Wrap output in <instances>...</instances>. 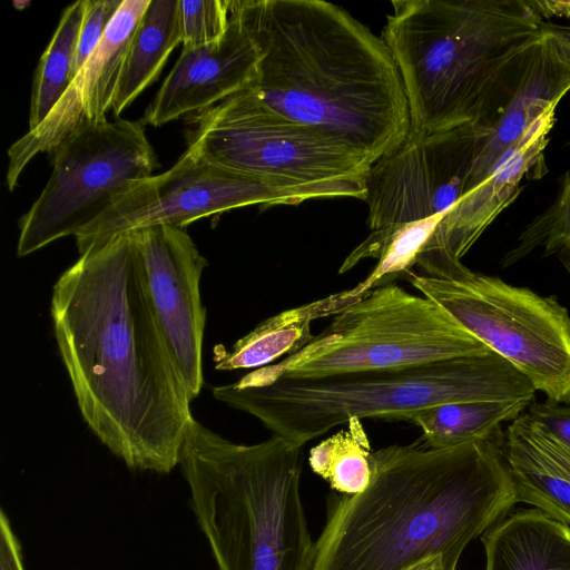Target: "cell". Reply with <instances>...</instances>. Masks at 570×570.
<instances>
[{
    "label": "cell",
    "mask_w": 570,
    "mask_h": 570,
    "mask_svg": "<svg viewBox=\"0 0 570 570\" xmlns=\"http://www.w3.org/2000/svg\"><path fill=\"white\" fill-rule=\"evenodd\" d=\"M342 292L283 311L259 323L229 351L218 353V371L255 370L291 356L306 346L314 335L311 324L346 308Z\"/></svg>",
    "instance_id": "ffe728a7"
},
{
    "label": "cell",
    "mask_w": 570,
    "mask_h": 570,
    "mask_svg": "<svg viewBox=\"0 0 570 570\" xmlns=\"http://www.w3.org/2000/svg\"><path fill=\"white\" fill-rule=\"evenodd\" d=\"M229 0H179L183 48H197L215 42L226 32Z\"/></svg>",
    "instance_id": "4316f807"
},
{
    "label": "cell",
    "mask_w": 570,
    "mask_h": 570,
    "mask_svg": "<svg viewBox=\"0 0 570 570\" xmlns=\"http://www.w3.org/2000/svg\"><path fill=\"white\" fill-rule=\"evenodd\" d=\"M50 312L94 434L128 469L170 473L191 401L151 306L134 234L79 255L53 285Z\"/></svg>",
    "instance_id": "6da1fadb"
},
{
    "label": "cell",
    "mask_w": 570,
    "mask_h": 570,
    "mask_svg": "<svg viewBox=\"0 0 570 570\" xmlns=\"http://www.w3.org/2000/svg\"><path fill=\"white\" fill-rule=\"evenodd\" d=\"M570 90V69L540 37L515 55L498 77L485 104L470 126L474 151L464 195L543 114L557 108Z\"/></svg>",
    "instance_id": "5bb4252c"
},
{
    "label": "cell",
    "mask_w": 570,
    "mask_h": 570,
    "mask_svg": "<svg viewBox=\"0 0 570 570\" xmlns=\"http://www.w3.org/2000/svg\"><path fill=\"white\" fill-rule=\"evenodd\" d=\"M537 390L491 352L422 365L266 383L242 379L213 390L216 400L256 417L273 434L303 446L352 419L406 420L436 404L527 401Z\"/></svg>",
    "instance_id": "8992f818"
},
{
    "label": "cell",
    "mask_w": 570,
    "mask_h": 570,
    "mask_svg": "<svg viewBox=\"0 0 570 570\" xmlns=\"http://www.w3.org/2000/svg\"><path fill=\"white\" fill-rule=\"evenodd\" d=\"M0 570H26L20 541L3 509L0 512Z\"/></svg>",
    "instance_id": "f546056e"
},
{
    "label": "cell",
    "mask_w": 570,
    "mask_h": 570,
    "mask_svg": "<svg viewBox=\"0 0 570 570\" xmlns=\"http://www.w3.org/2000/svg\"><path fill=\"white\" fill-rule=\"evenodd\" d=\"M179 43V0H150L125 52L111 109L116 117L156 80Z\"/></svg>",
    "instance_id": "44dd1931"
},
{
    "label": "cell",
    "mask_w": 570,
    "mask_h": 570,
    "mask_svg": "<svg viewBox=\"0 0 570 570\" xmlns=\"http://www.w3.org/2000/svg\"><path fill=\"white\" fill-rule=\"evenodd\" d=\"M188 149L296 196L365 200L374 165L323 130L285 117L248 88L190 117Z\"/></svg>",
    "instance_id": "52a82bcc"
},
{
    "label": "cell",
    "mask_w": 570,
    "mask_h": 570,
    "mask_svg": "<svg viewBox=\"0 0 570 570\" xmlns=\"http://www.w3.org/2000/svg\"><path fill=\"white\" fill-rule=\"evenodd\" d=\"M503 441L435 449L421 436L374 451L367 488L331 500L309 570H407L433 556L456 568L518 502Z\"/></svg>",
    "instance_id": "7a4b0ae2"
},
{
    "label": "cell",
    "mask_w": 570,
    "mask_h": 570,
    "mask_svg": "<svg viewBox=\"0 0 570 570\" xmlns=\"http://www.w3.org/2000/svg\"><path fill=\"white\" fill-rule=\"evenodd\" d=\"M142 121L83 127L52 153L48 183L19 220L17 255H30L98 218L134 181L159 167Z\"/></svg>",
    "instance_id": "30bf717a"
},
{
    "label": "cell",
    "mask_w": 570,
    "mask_h": 570,
    "mask_svg": "<svg viewBox=\"0 0 570 570\" xmlns=\"http://www.w3.org/2000/svg\"><path fill=\"white\" fill-rule=\"evenodd\" d=\"M122 0H87L81 23L75 63V76L102 40Z\"/></svg>",
    "instance_id": "83f0119b"
},
{
    "label": "cell",
    "mask_w": 570,
    "mask_h": 570,
    "mask_svg": "<svg viewBox=\"0 0 570 570\" xmlns=\"http://www.w3.org/2000/svg\"><path fill=\"white\" fill-rule=\"evenodd\" d=\"M257 76V53L238 20L230 14L220 39L183 51L148 105L144 124L163 126L205 111L249 88Z\"/></svg>",
    "instance_id": "e0dca14e"
},
{
    "label": "cell",
    "mask_w": 570,
    "mask_h": 570,
    "mask_svg": "<svg viewBox=\"0 0 570 570\" xmlns=\"http://www.w3.org/2000/svg\"><path fill=\"white\" fill-rule=\"evenodd\" d=\"M543 38L556 57L570 69V28L546 23Z\"/></svg>",
    "instance_id": "4dcf8cb0"
},
{
    "label": "cell",
    "mask_w": 570,
    "mask_h": 570,
    "mask_svg": "<svg viewBox=\"0 0 570 570\" xmlns=\"http://www.w3.org/2000/svg\"><path fill=\"white\" fill-rule=\"evenodd\" d=\"M229 11L257 53L248 89L271 109L373 164L405 142L407 100L382 36L321 0H233Z\"/></svg>",
    "instance_id": "3957f363"
},
{
    "label": "cell",
    "mask_w": 570,
    "mask_h": 570,
    "mask_svg": "<svg viewBox=\"0 0 570 570\" xmlns=\"http://www.w3.org/2000/svg\"><path fill=\"white\" fill-rule=\"evenodd\" d=\"M382 38L410 114L407 138L479 117L498 77L544 22L534 0H395Z\"/></svg>",
    "instance_id": "277c9868"
},
{
    "label": "cell",
    "mask_w": 570,
    "mask_h": 570,
    "mask_svg": "<svg viewBox=\"0 0 570 570\" xmlns=\"http://www.w3.org/2000/svg\"><path fill=\"white\" fill-rule=\"evenodd\" d=\"M87 0L69 4L43 51L35 72L29 130L38 127L49 115L75 78L73 63Z\"/></svg>",
    "instance_id": "603a6c76"
},
{
    "label": "cell",
    "mask_w": 570,
    "mask_h": 570,
    "mask_svg": "<svg viewBox=\"0 0 570 570\" xmlns=\"http://www.w3.org/2000/svg\"><path fill=\"white\" fill-rule=\"evenodd\" d=\"M482 542L485 570H570V528L537 508L492 525Z\"/></svg>",
    "instance_id": "ac0fdd59"
},
{
    "label": "cell",
    "mask_w": 570,
    "mask_h": 570,
    "mask_svg": "<svg viewBox=\"0 0 570 570\" xmlns=\"http://www.w3.org/2000/svg\"><path fill=\"white\" fill-rule=\"evenodd\" d=\"M527 413L570 448V401L531 403Z\"/></svg>",
    "instance_id": "f1b7e54d"
},
{
    "label": "cell",
    "mask_w": 570,
    "mask_h": 570,
    "mask_svg": "<svg viewBox=\"0 0 570 570\" xmlns=\"http://www.w3.org/2000/svg\"><path fill=\"white\" fill-rule=\"evenodd\" d=\"M301 200L259 178L214 164L190 149L160 175L134 181L76 237L79 255L126 233L158 225L185 227L252 205H295Z\"/></svg>",
    "instance_id": "8fae6325"
},
{
    "label": "cell",
    "mask_w": 570,
    "mask_h": 570,
    "mask_svg": "<svg viewBox=\"0 0 570 570\" xmlns=\"http://www.w3.org/2000/svg\"><path fill=\"white\" fill-rule=\"evenodd\" d=\"M150 0H122L102 40L46 119L8 149L7 186L13 190L28 163L53 151L75 131L107 120L129 40Z\"/></svg>",
    "instance_id": "9a60e30c"
},
{
    "label": "cell",
    "mask_w": 570,
    "mask_h": 570,
    "mask_svg": "<svg viewBox=\"0 0 570 570\" xmlns=\"http://www.w3.org/2000/svg\"><path fill=\"white\" fill-rule=\"evenodd\" d=\"M491 350L424 295L386 283L334 315L297 353L242 377L314 379L484 355Z\"/></svg>",
    "instance_id": "ba28073f"
},
{
    "label": "cell",
    "mask_w": 570,
    "mask_h": 570,
    "mask_svg": "<svg viewBox=\"0 0 570 570\" xmlns=\"http://www.w3.org/2000/svg\"><path fill=\"white\" fill-rule=\"evenodd\" d=\"M530 404L520 400L443 403L419 410L405 421L422 430L429 446L444 449L495 434L502 423L523 414Z\"/></svg>",
    "instance_id": "7402d4cb"
},
{
    "label": "cell",
    "mask_w": 570,
    "mask_h": 570,
    "mask_svg": "<svg viewBox=\"0 0 570 570\" xmlns=\"http://www.w3.org/2000/svg\"><path fill=\"white\" fill-rule=\"evenodd\" d=\"M179 466L218 570H309L302 446L276 434L234 443L193 417Z\"/></svg>",
    "instance_id": "5b68a950"
},
{
    "label": "cell",
    "mask_w": 570,
    "mask_h": 570,
    "mask_svg": "<svg viewBox=\"0 0 570 570\" xmlns=\"http://www.w3.org/2000/svg\"><path fill=\"white\" fill-rule=\"evenodd\" d=\"M556 108L537 119L495 164L488 176L461 197L417 256L423 274L436 277L471 249L493 220L518 197L527 177L546 171L544 150L554 125Z\"/></svg>",
    "instance_id": "2e32d148"
},
{
    "label": "cell",
    "mask_w": 570,
    "mask_h": 570,
    "mask_svg": "<svg viewBox=\"0 0 570 570\" xmlns=\"http://www.w3.org/2000/svg\"><path fill=\"white\" fill-rule=\"evenodd\" d=\"M446 215L438 214L403 224L393 229L384 239L379 253V263L372 273L346 293L353 303L381 286L389 276L411 271L423 247L432 237Z\"/></svg>",
    "instance_id": "484cf974"
},
{
    "label": "cell",
    "mask_w": 570,
    "mask_h": 570,
    "mask_svg": "<svg viewBox=\"0 0 570 570\" xmlns=\"http://www.w3.org/2000/svg\"><path fill=\"white\" fill-rule=\"evenodd\" d=\"M473 151V129L465 125L406 138L396 151L376 161L367 177L365 198L372 233L343 261L340 274L364 258H377L382 243L396 227L448 215L465 193Z\"/></svg>",
    "instance_id": "7c38bea8"
},
{
    "label": "cell",
    "mask_w": 570,
    "mask_h": 570,
    "mask_svg": "<svg viewBox=\"0 0 570 570\" xmlns=\"http://www.w3.org/2000/svg\"><path fill=\"white\" fill-rule=\"evenodd\" d=\"M370 440L361 419L354 417L341 430L309 451L314 473L341 494L353 495L367 488L372 478Z\"/></svg>",
    "instance_id": "cb8c5ba5"
},
{
    "label": "cell",
    "mask_w": 570,
    "mask_h": 570,
    "mask_svg": "<svg viewBox=\"0 0 570 570\" xmlns=\"http://www.w3.org/2000/svg\"><path fill=\"white\" fill-rule=\"evenodd\" d=\"M407 570H456V568L450 566L441 556H433L419 561Z\"/></svg>",
    "instance_id": "1f68e13d"
},
{
    "label": "cell",
    "mask_w": 570,
    "mask_h": 570,
    "mask_svg": "<svg viewBox=\"0 0 570 570\" xmlns=\"http://www.w3.org/2000/svg\"><path fill=\"white\" fill-rule=\"evenodd\" d=\"M542 248L543 255H558L570 274V171L554 202L521 232L517 244L501 259V266H511Z\"/></svg>",
    "instance_id": "d4e9b609"
},
{
    "label": "cell",
    "mask_w": 570,
    "mask_h": 570,
    "mask_svg": "<svg viewBox=\"0 0 570 570\" xmlns=\"http://www.w3.org/2000/svg\"><path fill=\"white\" fill-rule=\"evenodd\" d=\"M404 275L517 367L547 401H570V313L556 297L473 272L462 263L446 279L411 271Z\"/></svg>",
    "instance_id": "9c48e42d"
},
{
    "label": "cell",
    "mask_w": 570,
    "mask_h": 570,
    "mask_svg": "<svg viewBox=\"0 0 570 570\" xmlns=\"http://www.w3.org/2000/svg\"><path fill=\"white\" fill-rule=\"evenodd\" d=\"M148 296L190 401L204 384L206 311L199 282L206 258L180 227L158 225L132 232Z\"/></svg>",
    "instance_id": "4fadbf2b"
},
{
    "label": "cell",
    "mask_w": 570,
    "mask_h": 570,
    "mask_svg": "<svg viewBox=\"0 0 570 570\" xmlns=\"http://www.w3.org/2000/svg\"><path fill=\"white\" fill-rule=\"evenodd\" d=\"M503 453L518 502H525L570 525V461L513 420L504 432Z\"/></svg>",
    "instance_id": "d6986e66"
}]
</instances>
